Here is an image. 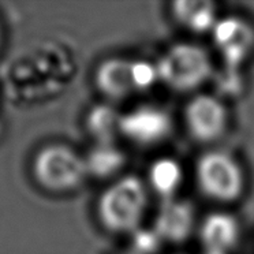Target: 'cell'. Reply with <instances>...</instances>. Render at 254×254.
<instances>
[{
	"instance_id": "obj_14",
	"label": "cell",
	"mask_w": 254,
	"mask_h": 254,
	"mask_svg": "<svg viewBox=\"0 0 254 254\" xmlns=\"http://www.w3.org/2000/svg\"><path fill=\"white\" fill-rule=\"evenodd\" d=\"M121 112L110 104H97L90 108L86 116V128L96 144H115L119 134Z\"/></svg>"
},
{
	"instance_id": "obj_13",
	"label": "cell",
	"mask_w": 254,
	"mask_h": 254,
	"mask_svg": "<svg viewBox=\"0 0 254 254\" xmlns=\"http://www.w3.org/2000/svg\"><path fill=\"white\" fill-rule=\"evenodd\" d=\"M83 159L88 177L96 179L116 177L127 164L126 153L115 144H96Z\"/></svg>"
},
{
	"instance_id": "obj_10",
	"label": "cell",
	"mask_w": 254,
	"mask_h": 254,
	"mask_svg": "<svg viewBox=\"0 0 254 254\" xmlns=\"http://www.w3.org/2000/svg\"><path fill=\"white\" fill-rule=\"evenodd\" d=\"M130 59L114 56L101 62L94 74V82L99 92L108 100L119 101L133 93L130 77Z\"/></svg>"
},
{
	"instance_id": "obj_19",
	"label": "cell",
	"mask_w": 254,
	"mask_h": 254,
	"mask_svg": "<svg viewBox=\"0 0 254 254\" xmlns=\"http://www.w3.org/2000/svg\"><path fill=\"white\" fill-rule=\"evenodd\" d=\"M0 43H1V36H0Z\"/></svg>"
},
{
	"instance_id": "obj_2",
	"label": "cell",
	"mask_w": 254,
	"mask_h": 254,
	"mask_svg": "<svg viewBox=\"0 0 254 254\" xmlns=\"http://www.w3.org/2000/svg\"><path fill=\"white\" fill-rule=\"evenodd\" d=\"M159 81L177 93H191L215 74L209 51L195 43H175L156 61Z\"/></svg>"
},
{
	"instance_id": "obj_11",
	"label": "cell",
	"mask_w": 254,
	"mask_h": 254,
	"mask_svg": "<svg viewBox=\"0 0 254 254\" xmlns=\"http://www.w3.org/2000/svg\"><path fill=\"white\" fill-rule=\"evenodd\" d=\"M170 12L179 26L194 34L212 33L219 19L216 3L210 0H175Z\"/></svg>"
},
{
	"instance_id": "obj_9",
	"label": "cell",
	"mask_w": 254,
	"mask_h": 254,
	"mask_svg": "<svg viewBox=\"0 0 254 254\" xmlns=\"http://www.w3.org/2000/svg\"><path fill=\"white\" fill-rule=\"evenodd\" d=\"M198 235L205 253L228 254L241 239V224L230 212H212L199 223Z\"/></svg>"
},
{
	"instance_id": "obj_20",
	"label": "cell",
	"mask_w": 254,
	"mask_h": 254,
	"mask_svg": "<svg viewBox=\"0 0 254 254\" xmlns=\"http://www.w3.org/2000/svg\"><path fill=\"white\" fill-rule=\"evenodd\" d=\"M0 128H1V126H0Z\"/></svg>"
},
{
	"instance_id": "obj_16",
	"label": "cell",
	"mask_w": 254,
	"mask_h": 254,
	"mask_svg": "<svg viewBox=\"0 0 254 254\" xmlns=\"http://www.w3.org/2000/svg\"><path fill=\"white\" fill-rule=\"evenodd\" d=\"M213 78L216 86L219 88V93L216 96L221 100L226 97H237L245 89V77L242 75V70L223 67L221 75L213 74Z\"/></svg>"
},
{
	"instance_id": "obj_18",
	"label": "cell",
	"mask_w": 254,
	"mask_h": 254,
	"mask_svg": "<svg viewBox=\"0 0 254 254\" xmlns=\"http://www.w3.org/2000/svg\"><path fill=\"white\" fill-rule=\"evenodd\" d=\"M122 254H133L131 252H127V253H122Z\"/></svg>"
},
{
	"instance_id": "obj_4",
	"label": "cell",
	"mask_w": 254,
	"mask_h": 254,
	"mask_svg": "<svg viewBox=\"0 0 254 254\" xmlns=\"http://www.w3.org/2000/svg\"><path fill=\"white\" fill-rule=\"evenodd\" d=\"M33 177L41 188L54 193L75 190L88 178L85 159L66 145H48L33 161Z\"/></svg>"
},
{
	"instance_id": "obj_6",
	"label": "cell",
	"mask_w": 254,
	"mask_h": 254,
	"mask_svg": "<svg viewBox=\"0 0 254 254\" xmlns=\"http://www.w3.org/2000/svg\"><path fill=\"white\" fill-rule=\"evenodd\" d=\"M174 133L171 114L159 105L141 104L122 114L119 134L139 148H153Z\"/></svg>"
},
{
	"instance_id": "obj_3",
	"label": "cell",
	"mask_w": 254,
	"mask_h": 254,
	"mask_svg": "<svg viewBox=\"0 0 254 254\" xmlns=\"http://www.w3.org/2000/svg\"><path fill=\"white\" fill-rule=\"evenodd\" d=\"M194 178L201 194L217 204H234L242 198L246 190L242 164L227 150L209 149L198 156Z\"/></svg>"
},
{
	"instance_id": "obj_12",
	"label": "cell",
	"mask_w": 254,
	"mask_h": 254,
	"mask_svg": "<svg viewBox=\"0 0 254 254\" xmlns=\"http://www.w3.org/2000/svg\"><path fill=\"white\" fill-rule=\"evenodd\" d=\"M183 179L185 171L181 161L164 156L150 163L145 182L150 191H153L161 201H168L177 198Z\"/></svg>"
},
{
	"instance_id": "obj_5",
	"label": "cell",
	"mask_w": 254,
	"mask_h": 254,
	"mask_svg": "<svg viewBox=\"0 0 254 254\" xmlns=\"http://www.w3.org/2000/svg\"><path fill=\"white\" fill-rule=\"evenodd\" d=\"M183 125L197 144H215L228 131L230 111L226 101L216 94L197 93L183 108Z\"/></svg>"
},
{
	"instance_id": "obj_8",
	"label": "cell",
	"mask_w": 254,
	"mask_h": 254,
	"mask_svg": "<svg viewBox=\"0 0 254 254\" xmlns=\"http://www.w3.org/2000/svg\"><path fill=\"white\" fill-rule=\"evenodd\" d=\"M197 226V212L193 202L174 198L161 201L152 228L168 245H182L190 239Z\"/></svg>"
},
{
	"instance_id": "obj_7",
	"label": "cell",
	"mask_w": 254,
	"mask_h": 254,
	"mask_svg": "<svg viewBox=\"0 0 254 254\" xmlns=\"http://www.w3.org/2000/svg\"><path fill=\"white\" fill-rule=\"evenodd\" d=\"M210 36L221 56L223 67L242 70L254 55L253 23L239 15L219 18Z\"/></svg>"
},
{
	"instance_id": "obj_1",
	"label": "cell",
	"mask_w": 254,
	"mask_h": 254,
	"mask_svg": "<svg viewBox=\"0 0 254 254\" xmlns=\"http://www.w3.org/2000/svg\"><path fill=\"white\" fill-rule=\"evenodd\" d=\"M149 205V189L142 178L128 174L116 179L97 201V217L112 234H133L142 227Z\"/></svg>"
},
{
	"instance_id": "obj_15",
	"label": "cell",
	"mask_w": 254,
	"mask_h": 254,
	"mask_svg": "<svg viewBox=\"0 0 254 254\" xmlns=\"http://www.w3.org/2000/svg\"><path fill=\"white\" fill-rule=\"evenodd\" d=\"M130 77L134 92H148L159 81L156 62L148 59H135L130 63Z\"/></svg>"
},
{
	"instance_id": "obj_17",
	"label": "cell",
	"mask_w": 254,
	"mask_h": 254,
	"mask_svg": "<svg viewBox=\"0 0 254 254\" xmlns=\"http://www.w3.org/2000/svg\"><path fill=\"white\" fill-rule=\"evenodd\" d=\"M130 237H131V242L128 252H131L133 254H157L164 245L152 227L149 228L139 227L138 230L130 234Z\"/></svg>"
}]
</instances>
